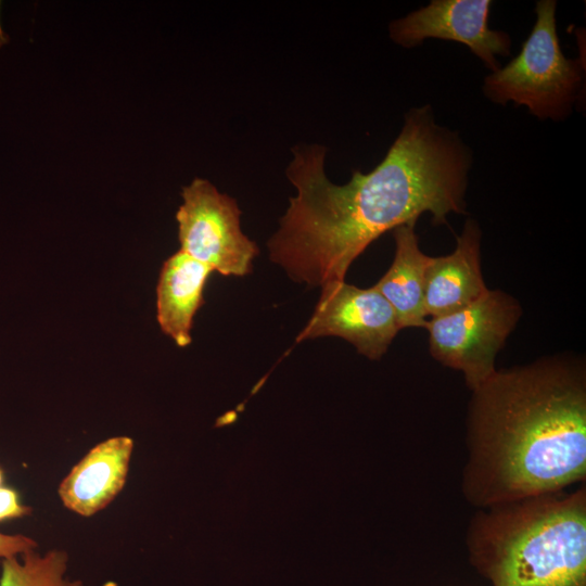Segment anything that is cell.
Masks as SVG:
<instances>
[{
    "label": "cell",
    "mask_w": 586,
    "mask_h": 586,
    "mask_svg": "<svg viewBox=\"0 0 586 586\" xmlns=\"http://www.w3.org/2000/svg\"><path fill=\"white\" fill-rule=\"evenodd\" d=\"M213 270L182 251L167 258L157 284V321L178 346L191 343L195 313L204 303L203 291Z\"/></svg>",
    "instance_id": "8fae6325"
},
{
    "label": "cell",
    "mask_w": 586,
    "mask_h": 586,
    "mask_svg": "<svg viewBox=\"0 0 586 586\" xmlns=\"http://www.w3.org/2000/svg\"><path fill=\"white\" fill-rule=\"evenodd\" d=\"M461 493L477 509L586 479V367L570 355L496 370L471 391Z\"/></svg>",
    "instance_id": "7a4b0ae2"
},
{
    "label": "cell",
    "mask_w": 586,
    "mask_h": 586,
    "mask_svg": "<svg viewBox=\"0 0 586 586\" xmlns=\"http://www.w3.org/2000/svg\"><path fill=\"white\" fill-rule=\"evenodd\" d=\"M8 41V37L2 33L1 28H0V46L2 43H5Z\"/></svg>",
    "instance_id": "2e32d148"
},
{
    "label": "cell",
    "mask_w": 586,
    "mask_h": 586,
    "mask_svg": "<svg viewBox=\"0 0 586 586\" xmlns=\"http://www.w3.org/2000/svg\"><path fill=\"white\" fill-rule=\"evenodd\" d=\"M521 315L515 298L488 289L471 305L428 320L430 354L442 365L461 371L473 391L496 371V356Z\"/></svg>",
    "instance_id": "5b68a950"
},
{
    "label": "cell",
    "mask_w": 586,
    "mask_h": 586,
    "mask_svg": "<svg viewBox=\"0 0 586 586\" xmlns=\"http://www.w3.org/2000/svg\"><path fill=\"white\" fill-rule=\"evenodd\" d=\"M399 330L394 309L374 286L360 289L341 281L321 288L315 311L296 341L340 336L359 354L379 359Z\"/></svg>",
    "instance_id": "52a82bcc"
},
{
    "label": "cell",
    "mask_w": 586,
    "mask_h": 586,
    "mask_svg": "<svg viewBox=\"0 0 586 586\" xmlns=\"http://www.w3.org/2000/svg\"><path fill=\"white\" fill-rule=\"evenodd\" d=\"M37 547L36 542L25 535H9L0 532V559L21 556Z\"/></svg>",
    "instance_id": "9a60e30c"
},
{
    "label": "cell",
    "mask_w": 586,
    "mask_h": 586,
    "mask_svg": "<svg viewBox=\"0 0 586 586\" xmlns=\"http://www.w3.org/2000/svg\"><path fill=\"white\" fill-rule=\"evenodd\" d=\"M416 224L393 229L395 255L383 277L373 285L394 309L403 328H425L424 277L430 257L421 252Z\"/></svg>",
    "instance_id": "7c38bea8"
},
{
    "label": "cell",
    "mask_w": 586,
    "mask_h": 586,
    "mask_svg": "<svg viewBox=\"0 0 586 586\" xmlns=\"http://www.w3.org/2000/svg\"><path fill=\"white\" fill-rule=\"evenodd\" d=\"M326 149H294L286 176L296 189L280 228L268 241L270 259L297 282L344 281L352 263L386 231L416 224L424 213L445 225L466 213L472 152L436 123L430 105L412 107L381 163L353 170L345 184L324 174Z\"/></svg>",
    "instance_id": "6da1fadb"
},
{
    "label": "cell",
    "mask_w": 586,
    "mask_h": 586,
    "mask_svg": "<svg viewBox=\"0 0 586 586\" xmlns=\"http://www.w3.org/2000/svg\"><path fill=\"white\" fill-rule=\"evenodd\" d=\"M491 0H432L405 17L393 21L391 39L407 49L434 38L467 46L492 72L500 67L497 56H508L511 38L488 26Z\"/></svg>",
    "instance_id": "ba28073f"
},
{
    "label": "cell",
    "mask_w": 586,
    "mask_h": 586,
    "mask_svg": "<svg viewBox=\"0 0 586 586\" xmlns=\"http://www.w3.org/2000/svg\"><path fill=\"white\" fill-rule=\"evenodd\" d=\"M466 547L492 586H586V486L477 509Z\"/></svg>",
    "instance_id": "3957f363"
},
{
    "label": "cell",
    "mask_w": 586,
    "mask_h": 586,
    "mask_svg": "<svg viewBox=\"0 0 586 586\" xmlns=\"http://www.w3.org/2000/svg\"><path fill=\"white\" fill-rule=\"evenodd\" d=\"M31 512L21 502L18 493L9 486H0V522L22 518Z\"/></svg>",
    "instance_id": "5bb4252c"
},
{
    "label": "cell",
    "mask_w": 586,
    "mask_h": 586,
    "mask_svg": "<svg viewBox=\"0 0 586 586\" xmlns=\"http://www.w3.org/2000/svg\"><path fill=\"white\" fill-rule=\"evenodd\" d=\"M132 448L128 436L111 437L91 448L60 484L64 506L82 517L105 508L124 487Z\"/></svg>",
    "instance_id": "30bf717a"
},
{
    "label": "cell",
    "mask_w": 586,
    "mask_h": 586,
    "mask_svg": "<svg viewBox=\"0 0 586 586\" xmlns=\"http://www.w3.org/2000/svg\"><path fill=\"white\" fill-rule=\"evenodd\" d=\"M481 237L479 224L468 219L454 252L430 257L423 292L428 317L437 318L458 311L488 290L481 270Z\"/></svg>",
    "instance_id": "9c48e42d"
},
{
    "label": "cell",
    "mask_w": 586,
    "mask_h": 586,
    "mask_svg": "<svg viewBox=\"0 0 586 586\" xmlns=\"http://www.w3.org/2000/svg\"><path fill=\"white\" fill-rule=\"evenodd\" d=\"M181 195L176 214L180 251L222 276L250 273L258 249L241 230L235 200L202 178L193 179Z\"/></svg>",
    "instance_id": "8992f818"
},
{
    "label": "cell",
    "mask_w": 586,
    "mask_h": 586,
    "mask_svg": "<svg viewBox=\"0 0 586 586\" xmlns=\"http://www.w3.org/2000/svg\"><path fill=\"white\" fill-rule=\"evenodd\" d=\"M68 556L62 550L39 555L35 550L2 559L0 586H84L66 577Z\"/></svg>",
    "instance_id": "4fadbf2b"
},
{
    "label": "cell",
    "mask_w": 586,
    "mask_h": 586,
    "mask_svg": "<svg viewBox=\"0 0 586 586\" xmlns=\"http://www.w3.org/2000/svg\"><path fill=\"white\" fill-rule=\"evenodd\" d=\"M3 481H4V473H3L2 468L0 467V486L3 485Z\"/></svg>",
    "instance_id": "e0dca14e"
},
{
    "label": "cell",
    "mask_w": 586,
    "mask_h": 586,
    "mask_svg": "<svg viewBox=\"0 0 586 586\" xmlns=\"http://www.w3.org/2000/svg\"><path fill=\"white\" fill-rule=\"evenodd\" d=\"M557 2L539 0L535 24L521 51L484 79L483 92L494 103L524 105L538 119L568 118L585 86L582 58L568 59L560 46Z\"/></svg>",
    "instance_id": "277c9868"
}]
</instances>
